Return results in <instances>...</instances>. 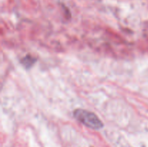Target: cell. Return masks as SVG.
<instances>
[{"instance_id": "cell-1", "label": "cell", "mask_w": 148, "mask_h": 147, "mask_svg": "<svg viewBox=\"0 0 148 147\" xmlns=\"http://www.w3.org/2000/svg\"><path fill=\"white\" fill-rule=\"evenodd\" d=\"M74 117L85 126L93 130H100L103 123L95 113L83 109H77L73 112Z\"/></svg>"}, {"instance_id": "cell-2", "label": "cell", "mask_w": 148, "mask_h": 147, "mask_svg": "<svg viewBox=\"0 0 148 147\" xmlns=\"http://www.w3.org/2000/svg\"><path fill=\"white\" fill-rule=\"evenodd\" d=\"M35 61H36V59H35L34 58L32 57L31 56H27L25 58H24V59H23L22 63L24 65L25 67L30 68L31 67V66H33V63H35Z\"/></svg>"}]
</instances>
